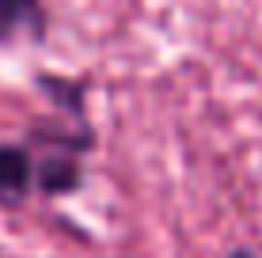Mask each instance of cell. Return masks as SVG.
<instances>
[{"label":"cell","mask_w":262,"mask_h":258,"mask_svg":"<svg viewBox=\"0 0 262 258\" xmlns=\"http://www.w3.org/2000/svg\"><path fill=\"white\" fill-rule=\"evenodd\" d=\"M38 186V163L31 148L0 145V205H15Z\"/></svg>","instance_id":"1"},{"label":"cell","mask_w":262,"mask_h":258,"mask_svg":"<svg viewBox=\"0 0 262 258\" xmlns=\"http://www.w3.org/2000/svg\"><path fill=\"white\" fill-rule=\"evenodd\" d=\"M46 31V12L42 0H0V46L15 38H42Z\"/></svg>","instance_id":"2"},{"label":"cell","mask_w":262,"mask_h":258,"mask_svg":"<svg viewBox=\"0 0 262 258\" xmlns=\"http://www.w3.org/2000/svg\"><path fill=\"white\" fill-rule=\"evenodd\" d=\"M232 258H255V254H251V251H236V254H232Z\"/></svg>","instance_id":"3"}]
</instances>
